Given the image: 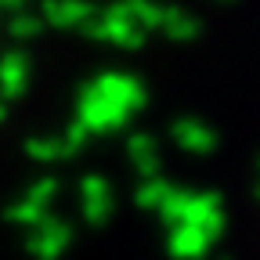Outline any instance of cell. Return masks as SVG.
<instances>
[{
	"instance_id": "obj_3",
	"label": "cell",
	"mask_w": 260,
	"mask_h": 260,
	"mask_svg": "<svg viewBox=\"0 0 260 260\" xmlns=\"http://www.w3.org/2000/svg\"><path fill=\"white\" fill-rule=\"evenodd\" d=\"M94 40H102V44H112V47H123V51H138L145 40H148V32L145 25L134 18V11L126 8V0L123 4H112L105 11H94L90 22L83 25Z\"/></svg>"
},
{
	"instance_id": "obj_14",
	"label": "cell",
	"mask_w": 260,
	"mask_h": 260,
	"mask_svg": "<svg viewBox=\"0 0 260 260\" xmlns=\"http://www.w3.org/2000/svg\"><path fill=\"white\" fill-rule=\"evenodd\" d=\"M210 260H235V256H232V253H213Z\"/></svg>"
},
{
	"instance_id": "obj_8",
	"label": "cell",
	"mask_w": 260,
	"mask_h": 260,
	"mask_svg": "<svg viewBox=\"0 0 260 260\" xmlns=\"http://www.w3.org/2000/svg\"><path fill=\"white\" fill-rule=\"evenodd\" d=\"M167 232V253L170 260H210L217 249V235L203 232V228H191V224H174V228H162Z\"/></svg>"
},
{
	"instance_id": "obj_1",
	"label": "cell",
	"mask_w": 260,
	"mask_h": 260,
	"mask_svg": "<svg viewBox=\"0 0 260 260\" xmlns=\"http://www.w3.org/2000/svg\"><path fill=\"white\" fill-rule=\"evenodd\" d=\"M145 105H148V90L138 76L102 73L80 87L73 126H80L87 138H105V134L123 130Z\"/></svg>"
},
{
	"instance_id": "obj_15",
	"label": "cell",
	"mask_w": 260,
	"mask_h": 260,
	"mask_svg": "<svg viewBox=\"0 0 260 260\" xmlns=\"http://www.w3.org/2000/svg\"><path fill=\"white\" fill-rule=\"evenodd\" d=\"M256 170H260V162H256ZM253 195H256V199H260V181H256V188H253Z\"/></svg>"
},
{
	"instance_id": "obj_10",
	"label": "cell",
	"mask_w": 260,
	"mask_h": 260,
	"mask_svg": "<svg viewBox=\"0 0 260 260\" xmlns=\"http://www.w3.org/2000/svg\"><path fill=\"white\" fill-rule=\"evenodd\" d=\"M126 162L138 174V181L145 177H159L162 174V145L155 134H130L126 138Z\"/></svg>"
},
{
	"instance_id": "obj_7",
	"label": "cell",
	"mask_w": 260,
	"mask_h": 260,
	"mask_svg": "<svg viewBox=\"0 0 260 260\" xmlns=\"http://www.w3.org/2000/svg\"><path fill=\"white\" fill-rule=\"evenodd\" d=\"M167 134L170 141L184 152V155H213L220 138H217V130L203 119V116H177L170 126H167Z\"/></svg>"
},
{
	"instance_id": "obj_12",
	"label": "cell",
	"mask_w": 260,
	"mask_h": 260,
	"mask_svg": "<svg viewBox=\"0 0 260 260\" xmlns=\"http://www.w3.org/2000/svg\"><path fill=\"white\" fill-rule=\"evenodd\" d=\"M170 191H174V181H170L167 174L145 177V181H138V188H134V206H138L141 213H155L162 203H167Z\"/></svg>"
},
{
	"instance_id": "obj_5",
	"label": "cell",
	"mask_w": 260,
	"mask_h": 260,
	"mask_svg": "<svg viewBox=\"0 0 260 260\" xmlns=\"http://www.w3.org/2000/svg\"><path fill=\"white\" fill-rule=\"evenodd\" d=\"M25 249L32 260H61L65 253H69L73 246V224L69 220H61V217H44L37 224H29L25 228Z\"/></svg>"
},
{
	"instance_id": "obj_6",
	"label": "cell",
	"mask_w": 260,
	"mask_h": 260,
	"mask_svg": "<svg viewBox=\"0 0 260 260\" xmlns=\"http://www.w3.org/2000/svg\"><path fill=\"white\" fill-rule=\"evenodd\" d=\"M58 195H61L58 177H40V181H32V184L18 195V199L8 206V220L29 228V224H37V220L51 217V206L58 203Z\"/></svg>"
},
{
	"instance_id": "obj_4",
	"label": "cell",
	"mask_w": 260,
	"mask_h": 260,
	"mask_svg": "<svg viewBox=\"0 0 260 260\" xmlns=\"http://www.w3.org/2000/svg\"><path fill=\"white\" fill-rule=\"evenodd\" d=\"M76 210L87 228H105L116 217V188L105 174H83L76 184Z\"/></svg>"
},
{
	"instance_id": "obj_11",
	"label": "cell",
	"mask_w": 260,
	"mask_h": 260,
	"mask_svg": "<svg viewBox=\"0 0 260 260\" xmlns=\"http://www.w3.org/2000/svg\"><path fill=\"white\" fill-rule=\"evenodd\" d=\"M90 15H94V8L87 0H51L44 8V18L58 29H80L90 22Z\"/></svg>"
},
{
	"instance_id": "obj_9",
	"label": "cell",
	"mask_w": 260,
	"mask_h": 260,
	"mask_svg": "<svg viewBox=\"0 0 260 260\" xmlns=\"http://www.w3.org/2000/svg\"><path fill=\"white\" fill-rule=\"evenodd\" d=\"M87 134L80 126H69L65 134H54V138H32L29 145H25V152L37 159V162H61V159H73L76 152H83L87 148Z\"/></svg>"
},
{
	"instance_id": "obj_13",
	"label": "cell",
	"mask_w": 260,
	"mask_h": 260,
	"mask_svg": "<svg viewBox=\"0 0 260 260\" xmlns=\"http://www.w3.org/2000/svg\"><path fill=\"white\" fill-rule=\"evenodd\" d=\"M29 83V61L25 54H4L0 58V90L4 94H22Z\"/></svg>"
},
{
	"instance_id": "obj_2",
	"label": "cell",
	"mask_w": 260,
	"mask_h": 260,
	"mask_svg": "<svg viewBox=\"0 0 260 260\" xmlns=\"http://www.w3.org/2000/svg\"><path fill=\"white\" fill-rule=\"evenodd\" d=\"M162 228H174V224H191V228H203V232L224 239L228 232V206H224V195L210 191V188H181L174 184V191L167 195V203L155 210Z\"/></svg>"
}]
</instances>
